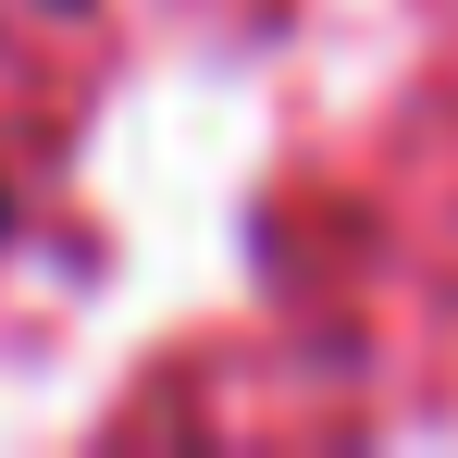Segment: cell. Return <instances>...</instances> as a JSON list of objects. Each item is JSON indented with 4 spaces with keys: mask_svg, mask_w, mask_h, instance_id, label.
Wrapping results in <instances>:
<instances>
[{
    "mask_svg": "<svg viewBox=\"0 0 458 458\" xmlns=\"http://www.w3.org/2000/svg\"><path fill=\"white\" fill-rule=\"evenodd\" d=\"M0 235H13V186H0Z\"/></svg>",
    "mask_w": 458,
    "mask_h": 458,
    "instance_id": "cell-1",
    "label": "cell"
}]
</instances>
